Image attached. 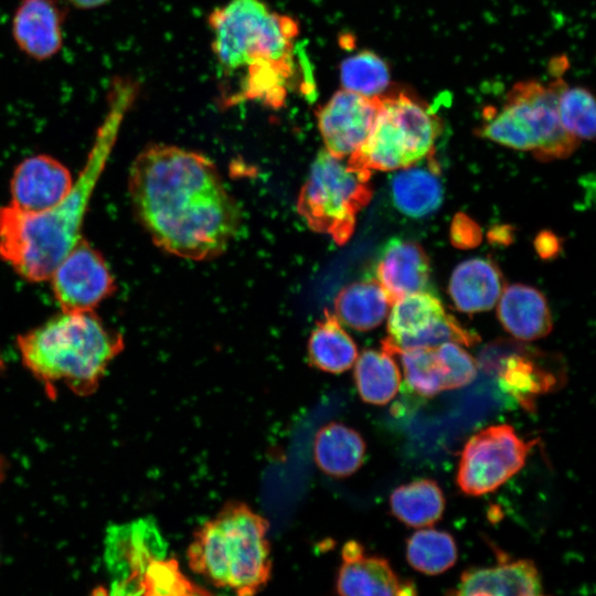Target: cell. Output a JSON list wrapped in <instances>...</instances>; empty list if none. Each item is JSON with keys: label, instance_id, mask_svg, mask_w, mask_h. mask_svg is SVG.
<instances>
[{"label": "cell", "instance_id": "obj_9", "mask_svg": "<svg viewBox=\"0 0 596 596\" xmlns=\"http://www.w3.org/2000/svg\"><path fill=\"white\" fill-rule=\"evenodd\" d=\"M535 444L507 424L492 425L466 443L457 471V485L468 496L493 492L524 465Z\"/></svg>", "mask_w": 596, "mask_h": 596}, {"label": "cell", "instance_id": "obj_37", "mask_svg": "<svg viewBox=\"0 0 596 596\" xmlns=\"http://www.w3.org/2000/svg\"><path fill=\"white\" fill-rule=\"evenodd\" d=\"M490 234V233H489ZM490 236L496 241V242H503V243H507L509 242V237L511 236L510 232H509V227H504V226H501V227H497L494 228Z\"/></svg>", "mask_w": 596, "mask_h": 596}, {"label": "cell", "instance_id": "obj_15", "mask_svg": "<svg viewBox=\"0 0 596 596\" xmlns=\"http://www.w3.org/2000/svg\"><path fill=\"white\" fill-rule=\"evenodd\" d=\"M74 181L70 170L53 157L38 155L24 159L11 179V204L25 213H40L62 202Z\"/></svg>", "mask_w": 596, "mask_h": 596}, {"label": "cell", "instance_id": "obj_24", "mask_svg": "<svg viewBox=\"0 0 596 596\" xmlns=\"http://www.w3.org/2000/svg\"><path fill=\"white\" fill-rule=\"evenodd\" d=\"M391 301L376 279L353 283L334 299L337 318L358 331H370L385 319Z\"/></svg>", "mask_w": 596, "mask_h": 596}, {"label": "cell", "instance_id": "obj_25", "mask_svg": "<svg viewBox=\"0 0 596 596\" xmlns=\"http://www.w3.org/2000/svg\"><path fill=\"white\" fill-rule=\"evenodd\" d=\"M446 313L439 298L422 290L403 296L392 304L387 320L389 338L382 345L398 348L408 339L425 331Z\"/></svg>", "mask_w": 596, "mask_h": 596}, {"label": "cell", "instance_id": "obj_30", "mask_svg": "<svg viewBox=\"0 0 596 596\" xmlns=\"http://www.w3.org/2000/svg\"><path fill=\"white\" fill-rule=\"evenodd\" d=\"M557 114L563 128L577 140H592L596 129V107L592 93L582 86H562Z\"/></svg>", "mask_w": 596, "mask_h": 596}, {"label": "cell", "instance_id": "obj_14", "mask_svg": "<svg viewBox=\"0 0 596 596\" xmlns=\"http://www.w3.org/2000/svg\"><path fill=\"white\" fill-rule=\"evenodd\" d=\"M336 590L343 596H412L416 595L415 584L402 578L390 562L377 555H370L363 545L354 540L344 543L341 550Z\"/></svg>", "mask_w": 596, "mask_h": 596}, {"label": "cell", "instance_id": "obj_26", "mask_svg": "<svg viewBox=\"0 0 596 596\" xmlns=\"http://www.w3.org/2000/svg\"><path fill=\"white\" fill-rule=\"evenodd\" d=\"M393 515L412 528L432 526L445 510V497L432 479H418L394 489L390 497Z\"/></svg>", "mask_w": 596, "mask_h": 596}, {"label": "cell", "instance_id": "obj_11", "mask_svg": "<svg viewBox=\"0 0 596 596\" xmlns=\"http://www.w3.org/2000/svg\"><path fill=\"white\" fill-rule=\"evenodd\" d=\"M508 353L487 350L485 368L496 371L500 389L525 411H534L538 398L558 389L564 379L561 364L533 348L514 344Z\"/></svg>", "mask_w": 596, "mask_h": 596}, {"label": "cell", "instance_id": "obj_4", "mask_svg": "<svg viewBox=\"0 0 596 596\" xmlns=\"http://www.w3.org/2000/svg\"><path fill=\"white\" fill-rule=\"evenodd\" d=\"M268 521L241 501H228L193 534L187 561L213 586L240 596L258 593L270 578Z\"/></svg>", "mask_w": 596, "mask_h": 596}, {"label": "cell", "instance_id": "obj_35", "mask_svg": "<svg viewBox=\"0 0 596 596\" xmlns=\"http://www.w3.org/2000/svg\"><path fill=\"white\" fill-rule=\"evenodd\" d=\"M535 248L543 258H550L560 251V241L549 232L541 233L535 238Z\"/></svg>", "mask_w": 596, "mask_h": 596}, {"label": "cell", "instance_id": "obj_8", "mask_svg": "<svg viewBox=\"0 0 596 596\" xmlns=\"http://www.w3.org/2000/svg\"><path fill=\"white\" fill-rule=\"evenodd\" d=\"M370 178V170L323 149L299 191L297 212L312 231L342 245L350 240L358 214L372 198Z\"/></svg>", "mask_w": 596, "mask_h": 596}, {"label": "cell", "instance_id": "obj_27", "mask_svg": "<svg viewBox=\"0 0 596 596\" xmlns=\"http://www.w3.org/2000/svg\"><path fill=\"white\" fill-rule=\"evenodd\" d=\"M354 382L363 402L385 405L400 390L401 372L391 353L368 349L354 362Z\"/></svg>", "mask_w": 596, "mask_h": 596}, {"label": "cell", "instance_id": "obj_31", "mask_svg": "<svg viewBox=\"0 0 596 596\" xmlns=\"http://www.w3.org/2000/svg\"><path fill=\"white\" fill-rule=\"evenodd\" d=\"M389 353L400 358L406 384L413 392L432 397L445 390L444 373L435 348L395 350Z\"/></svg>", "mask_w": 596, "mask_h": 596}, {"label": "cell", "instance_id": "obj_10", "mask_svg": "<svg viewBox=\"0 0 596 596\" xmlns=\"http://www.w3.org/2000/svg\"><path fill=\"white\" fill-rule=\"evenodd\" d=\"M52 291L62 311H93L116 290L104 257L79 237L51 274Z\"/></svg>", "mask_w": 596, "mask_h": 596}, {"label": "cell", "instance_id": "obj_6", "mask_svg": "<svg viewBox=\"0 0 596 596\" xmlns=\"http://www.w3.org/2000/svg\"><path fill=\"white\" fill-rule=\"evenodd\" d=\"M566 82L556 77L549 84L535 79L515 83L502 106L487 114L477 135L499 145L532 151L541 161L570 156L579 140L561 125L557 97Z\"/></svg>", "mask_w": 596, "mask_h": 596}, {"label": "cell", "instance_id": "obj_34", "mask_svg": "<svg viewBox=\"0 0 596 596\" xmlns=\"http://www.w3.org/2000/svg\"><path fill=\"white\" fill-rule=\"evenodd\" d=\"M450 238L455 246L470 248L481 241V230L477 223L464 213H458L453 220Z\"/></svg>", "mask_w": 596, "mask_h": 596}, {"label": "cell", "instance_id": "obj_32", "mask_svg": "<svg viewBox=\"0 0 596 596\" xmlns=\"http://www.w3.org/2000/svg\"><path fill=\"white\" fill-rule=\"evenodd\" d=\"M201 595L207 590L199 588L180 571L175 558L166 556L153 560L145 571L139 595Z\"/></svg>", "mask_w": 596, "mask_h": 596}, {"label": "cell", "instance_id": "obj_19", "mask_svg": "<svg viewBox=\"0 0 596 596\" xmlns=\"http://www.w3.org/2000/svg\"><path fill=\"white\" fill-rule=\"evenodd\" d=\"M503 290V277L498 266L488 258L475 257L456 266L448 294L456 308L465 313L491 309Z\"/></svg>", "mask_w": 596, "mask_h": 596}, {"label": "cell", "instance_id": "obj_23", "mask_svg": "<svg viewBox=\"0 0 596 596\" xmlns=\"http://www.w3.org/2000/svg\"><path fill=\"white\" fill-rule=\"evenodd\" d=\"M307 348L311 365L332 374L349 370L359 355L353 339L337 316L328 310L312 330Z\"/></svg>", "mask_w": 596, "mask_h": 596}, {"label": "cell", "instance_id": "obj_12", "mask_svg": "<svg viewBox=\"0 0 596 596\" xmlns=\"http://www.w3.org/2000/svg\"><path fill=\"white\" fill-rule=\"evenodd\" d=\"M161 556H164L162 540L147 520L110 526L105 550L106 564L114 578L110 593L139 595L145 571Z\"/></svg>", "mask_w": 596, "mask_h": 596}, {"label": "cell", "instance_id": "obj_7", "mask_svg": "<svg viewBox=\"0 0 596 596\" xmlns=\"http://www.w3.org/2000/svg\"><path fill=\"white\" fill-rule=\"evenodd\" d=\"M440 132V119L426 104L406 92H386L366 139L347 159L370 171L407 168L434 155Z\"/></svg>", "mask_w": 596, "mask_h": 596}, {"label": "cell", "instance_id": "obj_22", "mask_svg": "<svg viewBox=\"0 0 596 596\" xmlns=\"http://www.w3.org/2000/svg\"><path fill=\"white\" fill-rule=\"evenodd\" d=\"M365 450L361 434L339 422L326 424L315 435L313 460L331 477L344 478L356 472L364 462Z\"/></svg>", "mask_w": 596, "mask_h": 596}, {"label": "cell", "instance_id": "obj_20", "mask_svg": "<svg viewBox=\"0 0 596 596\" xmlns=\"http://www.w3.org/2000/svg\"><path fill=\"white\" fill-rule=\"evenodd\" d=\"M498 304V318L514 338L532 341L552 330V316L547 301L538 289L515 284L502 290Z\"/></svg>", "mask_w": 596, "mask_h": 596}, {"label": "cell", "instance_id": "obj_33", "mask_svg": "<svg viewBox=\"0 0 596 596\" xmlns=\"http://www.w3.org/2000/svg\"><path fill=\"white\" fill-rule=\"evenodd\" d=\"M444 373L445 390L470 384L477 376L475 359L456 342H445L435 348Z\"/></svg>", "mask_w": 596, "mask_h": 596}, {"label": "cell", "instance_id": "obj_17", "mask_svg": "<svg viewBox=\"0 0 596 596\" xmlns=\"http://www.w3.org/2000/svg\"><path fill=\"white\" fill-rule=\"evenodd\" d=\"M455 595L534 596L543 594L541 575L531 560H502L465 571Z\"/></svg>", "mask_w": 596, "mask_h": 596}, {"label": "cell", "instance_id": "obj_5", "mask_svg": "<svg viewBox=\"0 0 596 596\" xmlns=\"http://www.w3.org/2000/svg\"><path fill=\"white\" fill-rule=\"evenodd\" d=\"M94 156L71 192L57 205L25 213L0 207V257L22 278L47 280L81 237L85 212L102 172L105 156Z\"/></svg>", "mask_w": 596, "mask_h": 596}, {"label": "cell", "instance_id": "obj_21", "mask_svg": "<svg viewBox=\"0 0 596 596\" xmlns=\"http://www.w3.org/2000/svg\"><path fill=\"white\" fill-rule=\"evenodd\" d=\"M427 167L403 168L391 181L394 206L409 217H424L434 213L444 199V188L437 162L427 157Z\"/></svg>", "mask_w": 596, "mask_h": 596}, {"label": "cell", "instance_id": "obj_29", "mask_svg": "<svg viewBox=\"0 0 596 596\" xmlns=\"http://www.w3.org/2000/svg\"><path fill=\"white\" fill-rule=\"evenodd\" d=\"M390 77L386 62L369 50L348 56L340 64L342 88L366 97H377L386 93Z\"/></svg>", "mask_w": 596, "mask_h": 596}, {"label": "cell", "instance_id": "obj_3", "mask_svg": "<svg viewBox=\"0 0 596 596\" xmlns=\"http://www.w3.org/2000/svg\"><path fill=\"white\" fill-rule=\"evenodd\" d=\"M23 365L52 393L61 382L87 396L98 387L110 362L124 349L120 333L108 329L94 311H62L20 334Z\"/></svg>", "mask_w": 596, "mask_h": 596}, {"label": "cell", "instance_id": "obj_16", "mask_svg": "<svg viewBox=\"0 0 596 596\" xmlns=\"http://www.w3.org/2000/svg\"><path fill=\"white\" fill-rule=\"evenodd\" d=\"M65 10L57 0H21L12 20V35L28 56L44 61L62 47Z\"/></svg>", "mask_w": 596, "mask_h": 596}, {"label": "cell", "instance_id": "obj_18", "mask_svg": "<svg viewBox=\"0 0 596 596\" xmlns=\"http://www.w3.org/2000/svg\"><path fill=\"white\" fill-rule=\"evenodd\" d=\"M429 274V260L423 247L400 237L385 244L375 266V279L391 305L403 296L426 290Z\"/></svg>", "mask_w": 596, "mask_h": 596}, {"label": "cell", "instance_id": "obj_13", "mask_svg": "<svg viewBox=\"0 0 596 596\" xmlns=\"http://www.w3.org/2000/svg\"><path fill=\"white\" fill-rule=\"evenodd\" d=\"M377 97L337 91L317 111L324 149L339 158L354 153L366 139L379 109Z\"/></svg>", "mask_w": 596, "mask_h": 596}, {"label": "cell", "instance_id": "obj_28", "mask_svg": "<svg viewBox=\"0 0 596 596\" xmlns=\"http://www.w3.org/2000/svg\"><path fill=\"white\" fill-rule=\"evenodd\" d=\"M457 545L446 531L424 529L415 532L406 543V558L417 572L438 575L457 561Z\"/></svg>", "mask_w": 596, "mask_h": 596}, {"label": "cell", "instance_id": "obj_36", "mask_svg": "<svg viewBox=\"0 0 596 596\" xmlns=\"http://www.w3.org/2000/svg\"><path fill=\"white\" fill-rule=\"evenodd\" d=\"M70 3L79 9H94L107 3L110 0H67Z\"/></svg>", "mask_w": 596, "mask_h": 596}, {"label": "cell", "instance_id": "obj_1", "mask_svg": "<svg viewBox=\"0 0 596 596\" xmlns=\"http://www.w3.org/2000/svg\"><path fill=\"white\" fill-rule=\"evenodd\" d=\"M128 190L135 214L153 243L172 255L210 259L222 254L241 213L215 164L205 156L156 143L130 166Z\"/></svg>", "mask_w": 596, "mask_h": 596}, {"label": "cell", "instance_id": "obj_2", "mask_svg": "<svg viewBox=\"0 0 596 596\" xmlns=\"http://www.w3.org/2000/svg\"><path fill=\"white\" fill-rule=\"evenodd\" d=\"M220 71L234 84L225 106L252 100L279 108L296 77L298 23L262 0H231L209 15Z\"/></svg>", "mask_w": 596, "mask_h": 596}]
</instances>
